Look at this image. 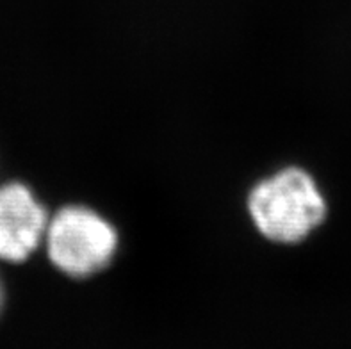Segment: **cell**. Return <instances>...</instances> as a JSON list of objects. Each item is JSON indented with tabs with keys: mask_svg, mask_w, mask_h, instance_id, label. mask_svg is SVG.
I'll return each mask as SVG.
<instances>
[{
	"mask_svg": "<svg viewBox=\"0 0 351 349\" xmlns=\"http://www.w3.org/2000/svg\"><path fill=\"white\" fill-rule=\"evenodd\" d=\"M248 213L264 237L275 243L294 244L308 237L323 223L326 204L307 171L285 168L252 189Z\"/></svg>",
	"mask_w": 351,
	"mask_h": 349,
	"instance_id": "cell-1",
	"label": "cell"
},
{
	"mask_svg": "<svg viewBox=\"0 0 351 349\" xmlns=\"http://www.w3.org/2000/svg\"><path fill=\"white\" fill-rule=\"evenodd\" d=\"M50 262L73 278L102 271L118 250L114 226L88 207H64L49 219L43 239Z\"/></svg>",
	"mask_w": 351,
	"mask_h": 349,
	"instance_id": "cell-2",
	"label": "cell"
},
{
	"mask_svg": "<svg viewBox=\"0 0 351 349\" xmlns=\"http://www.w3.org/2000/svg\"><path fill=\"white\" fill-rule=\"evenodd\" d=\"M49 216L20 182L0 186V261L20 264L43 243Z\"/></svg>",
	"mask_w": 351,
	"mask_h": 349,
	"instance_id": "cell-3",
	"label": "cell"
},
{
	"mask_svg": "<svg viewBox=\"0 0 351 349\" xmlns=\"http://www.w3.org/2000/svg\"><path fill=\"white\" fill-rule=\"evenodd\" d=\"M0 301H2V289H0Z\"/></svg>",
	"mask_w": 351,
	"mask_h": 349,
	"instance_id": "cell-4",
	"label": "cell"
}]
</instances>
